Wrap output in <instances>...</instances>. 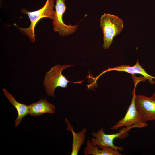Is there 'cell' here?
Instances as JSON below:
<instances>
[{
  "label": "cell",
  "instance_id": "obj_13",
  "mask_svg": "<svg viewBox=\"0 0 155 155\" xmlns=\"http://www.w3.org/2000/svg\"><path fill=\"white\" fill-rule=\"evenodd\" d=\"M151 97L155 99V92L152 94V95L151 96Z\"/></svg>",
  "mask_w": 155,
  "mask_h": 155
},
{
  "label": "cell",
  "instance_id": "obj_2",
  "mask_svg": "<svg viewBox=\"0 0 155 155\" xmlns=\"http://www.w3.org/2000/svg\"><path fill=\"white\" fill-rule=\"evenodd\" d=\"M133 79L134 81V87L132 92V97L131 104L124 117L111 127L110 129L111 130H116L123 127L142 128L148 125L146 123L143 121L135 103L136 87L137 83L142 80L140 78H134Z\"/></svg>",
  "mask_w": 155,
  "mask_h": 155
},
{
  "label": "cell",
  "instance_id": "obj_1",
  "mask_svg": "<svg viewBox=\"0 0 155 155\" xmlns=\"http://www.w3.org/2000/svg\"><path fill=\"white\" fill-rule=\"evenodd\" d=\"M54 0H46L43 7L41 9L32 12H28L25 8H22L21 10L22 13L27 14L30 21V24L28 28H23L15 25L20 32L28 36L32 43L35 40L34 34L35 26L38 21L43 18H48L53 20L55 16L54 8L55 5L54 4Z\"/></svg>",
  "mask_w": 155,
  "mask_h": 155
},
{
  "label": "cell",
  "instance_id": "obj_4",
  "mask_svg": "<svg viewBox=\"0 0 155 155\" xmlns=\"http://www.w3.org/2000/svg\"><path fill=\"white\" fill-rule=\"evenodd\" d=\"M73 65L70 64L61 66L57 65L52 67L46 73L43 82L47 94L49 96L54 97L55 88L58 87L65 88L69 82L81 84L82 81L73 82L69 81L62 73V71L66 68Z\"/></svg>",
  "mask_w": 155,
  "mask_h": 155
},
{
  "label": "cell",
  "instance_id": "obj_9",
  "mask_svg": "<svg viewBox=\"0 0 155 155\" xmlns=\"http://www.w3.org/2000/svg\"><path fill=\"white\" fill-rule=\"evenodd\" d=\"M29 114L32 116H38L45 113L53 114L55 107L46 99L41 98L39 101L28 105Z\"/></svg>",
  "mask_w": 155,
  "mask_h": 155
},
{
  "label": "cell",
  "instance_id": "obj_10",
  "mask_svg": "<svg viewBox=\"0 0 155 155\" xmlns=\"http://www.w3.org/2000/svg\"><path fill=\"white\" fill-rule=\"evenodd\" d=\"M86 147L83 151L84 155H121L118 150L108 147L102 146H94L91 140L88 139L86 142Z\"/></svg>",
  "mask_w": 155,
  "mask_h": 155
},
{
  "label": "cell",
  "instance_id": "obj_3",
  "mask_svg": "<svg viewBox=\"0 0 155 155\" xmlns=\"http://www.w3.org/2000/svg\"><path fill=\"white\" fill-rule=\"evenodd\" d=\"M123 25L122 20L116 16L104 13L101 16L100 26L103 34L104 49L109 48L114 38L121 32Z\"/></svg>",
  "mask_w": 155,
  "mask_h": 155
},
{
  "label": "cell",
  "instance_id": "obj_5",
  "mask_svg": "<svg viewBox=\"0 0 155 155\" xmlns=\"http://www.w3.org/2000/svg\"><path fill=\"white\" fill-rule=\"evenodd\" d=\"M133 127H125L121 129L119 131L115 134H107L104 132L103 128H101L96 132H93L92 135L94 137L91 140L92 144L94 146H102L111 147L114 149L122 151V147L116 146L113 144L115 138L124 139L128 135V132Z\"/></svg>",
  "mask_w": 155,
  "mask_h": 155
},
{
  "label": "cell",
  "instance_id": "obj_14",
  "mask_svg": "<svg viewBox=\"0 0 155 155\" xmlns=\"http://www.w3.org/2000/svg\"><path fill=\"white\" fill-rule=\"evenodd\" d=\"M133 75H132V76H133ZM144 78V80H145V78H144Z\"/></svg>",
  "mask_w": 155,
  "mask_h": 155
},
{
  "label": "cell",
  "instance_id": "obj_11",
  "mask_svg": "<svg viewBox=\"0 0 155 155\" xmlns=\"http://www.w3.org/2000/svg\"><path fill=\"white\" fill-rule=\"evenodd\" d=\"M3 91L11 104L16 108L18 112V116L15 121L16 127L20 123L22 119L26 115L29 114L28 106L17 102L6 89L3 88Z\"/></svg>",
  "mask_w": 155,
  "mask_h": 155
},
{
  "label": "cell",
  "instance_id": "obj_8",
  "mask_svg": "<svg viewBox=\"0 0 155 155\" xmlns=\"http://www.w3.org/2000/svg\"><path fill=\"white\" fill-rule=\"evenodd\" d=\"M118 71L124 72L132 75L135 74H139L142 75L151 84H155V77L148 74L140 64L138 59L134 65L130 66L129 65H122L113 68H108L107 69L103 71L98 76L93 78L95 82L102 74L109 71Z\"/></svg>",
  "mask_w": 155,
  "mask_h": 155
},
{
  "label": "cell",
  "instance_id": "obj_7",
  "mask_svg": "<svg viewBox=\"0 0 155 155\" xmlns=\"http://www.w3.org/2000/svg\"><path fill=\"white\" fill-rule=\"evenodd\" d=\"M135 105L144 122L155 121V99L142 94L136 95Z\"/></svg>",
  "mask_w": 155,
  "mask_h": 155
},
{
  "label": "cell",
  "instance_id": "obj_6",
  "mask_svg": "<svg viewBox=\"0 0 155 155\" xmlns=\"http://www.w3.org/2000/svg\"><path fill=\"white\" fill-rule=\"evenodd\" d=\"M55 0V16L52 22L53 30L55 32H58L61 36H66L75 32L78 26L67 25L64 23L62 18L67 8L65 5L66 0Z\"/></svg>",
  "mask_w": 155,
  "mask_h": 155
},
{
  "label": "cell",
  "instance_id": "obj_12",
  "mask_svg": "<svg viewBox=\"0 0 155 155\" xmlns=\"http://www.w3.org/2000/svg\"><path fill=\"white\" fill-rule=\"evenodd\" d=\"M65 121L67 125V130L71 131L73 135L71 155H78L81 146L83 144L86 139L85 134L87 131L86 129L83 128L80 132L76 133L74 131L73 127L70 125L68 120L65 119Z\"/></svg>",
  "mask_w": 155,
  "mask_h": 155
}]
</instances>
